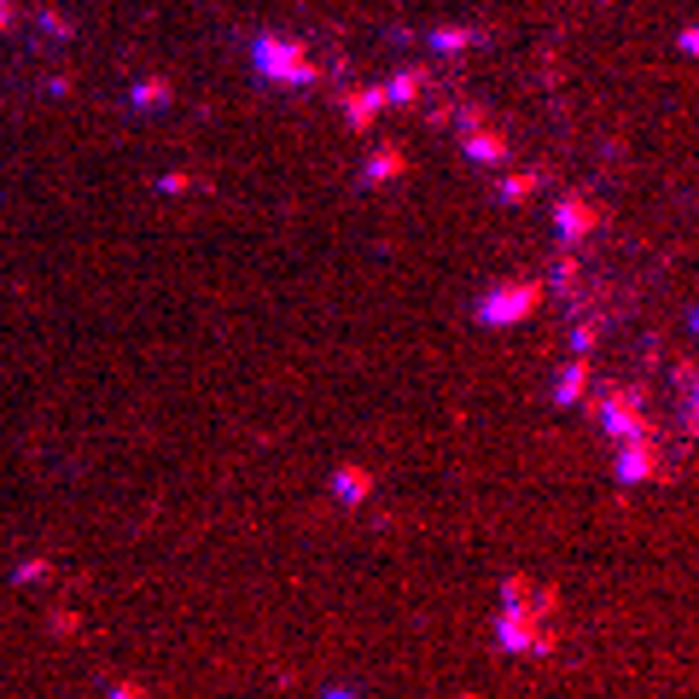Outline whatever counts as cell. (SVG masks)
<instances>
[{"label": "cell", "instance_id": "cell-1", "mask_svg": "<svg viewBox=\"0 0 699 699\" xmlns=\"http://www.w3.org/2000/svg\"><path fill=\"white\" fill-rule=\"evenodd\" d=\"M496 647L501 653H536V659H548L560 647V635L548 630V618L536 612V595L496 612Z\"/></svg>", "mask_w": 699, "mask_h": 699}, {"label": "cell", "instance_id": "cell-2", "mask_svg": "<svg viewBox=\"0 0 699 699\" xmlns=\"http://www.w3.org/2000/svg\"><path fill=\"white\" fill-rule=\"evenodd\" d=\"M536 303H542V286H536V280H507L496 292H484L478 321H484V327H519L525 315H536Z\"/></svg>", "mask_w": 699, "mask_h": 699}, {"label": "cell", "instance_id": "cell-3", "mask_svg": "<svg viewBox=\"0 0 699 699\" xmlns=\"http://www.w3.org/2000/svg\"><path fill=\"white\" fill-rule=\"evenodd\" d=\"M600 432L612 437V443H635V437H653L647 414H641V397H635V391H606V402H600Z\"/></svg>", "mask_w": 699, "mask_h": 699}, {"label": "cell", "instance_id": "cell-4", "mask_svg": "<svg viewBox=\"0 0 699 699\" xmlns=\"http://www.w3.org/2000/svg\"><path fill=\"white\" fill-rule=\"evenodd\" d=\"M665 472V461H659V443L653 437H635V443H618V484H653Z\"/></svg>", "mask_w": 699, "mask_h": 699}, {"label": "cell", "instance_id": "cell-5", "mask_svg": "<svg viewBox=\"0 0 699 699\" xmlns=\"http://www.w3.org/2000/svg\"><path fill=\"white\" fill-rule=\"evenodd\" d=\"M257 65L274 82H309V59H303L298 47H286V41H257Z\"/></svg>", "mask_w": 699, "mask_h": 699}, {"label": "cell", "instance_id": "cell-6", "mask_svg": "<svg viewBox=\"0 0 699 699\" xmlns=\"http://www.w3.org/2000/svg\"><path fill=\"white\" fill-rule=\"evenodd\" d=\"M333 496L344 501V507H362V501L373 496V472H367V466H338L333 472Z\"/></svg>", "mask_w": 699, "mask_h": 699}, {"label": "cell", "instance_id": "cell-7", "mask_svg": "<svg viewBox=\"0 0 699 699\" xmlns=\"http://www.w3.org/2000/svg\"><path fill=\"white\" fill-rule=\"evenodd\" d=\"M554 222H560V239H566V245H577L583 233L595 228V210H589L583 199H560V210H554Z\"/></svg>", "mask_w": 699, "mask_h": 699}, {"label": "cell", "instance_id": "cell-8", "mask_svg": "<svg viewBox=\"0 0 699 699\" xmlns=\"http://www.w3.org/2000/svg\"><path fill=\"white\" fill-rule=\"evenodd\" d=\"M583 391H589V362L577 356V362L554 379V402H566V408H571V402H583Z\"/></svg>", "mask_w": 699, "mask_h": 699}, {"label": "cell", "instance_id": "cell-9", "mask_svg": "<svg viewBox=\"0 0 699 699\" xmlns=\"http://www.w3.org/2000/svg\"><path fill=\"white\" fill-rule=\"evenodd\" d=\"M466 158H472V164H501V158H507V140H501V134H466Z\"/></svg>", "mask_w": 699, "mask_h": 699}, {"label": "cell", "instance_id": "cell-10", "mask_svg": "<svg viewBox=\"0 0 699 699\" xmlns=\"http://www.w3.org/2000/svg\"><path fill=\"white\" fill-rule=\"evenodd\" d=\"M536 187H542V175H536V169H525V175H507V181H501V199H507V204H525Z\"/></svg>", "mask_w": 699, "mask_h": 699}, {"label": "cell", "instance_id": "cell-11", "mask_svg": "<svg viewBox=\"0 0 699 699\" xmlns=\"http://www.w3.org/2000/svg\"><path fill=\"white\" fill-rule=\"evenodd\" d=\"M536 589H531V577H507L501 583V606H519V600H531Z\"/></svg>", "mask_w": 699, "mask_h": 699}, {"label": "cell", "instance_id": "cell-12", "mask_svg": "<svg viewBox=\"0 0 699 699\" xmlns=\"http://www.w3.org/2000/svg\"><path fill=\"white\" fill-rule=\"evenodd\" d=\"M367 175H373V181H391V175H402V158L397 152H379V158L367 164Z\"/></svg>", "mask_w": 699, "mask_h": 699}, {"label": "cell", "instance_id": "cell-13", "mask_svg": "<svg viewBox=\"0 0 699 699\" xmlns=\"http://www.w3.org/2000/svg\"><path fill=\"white\" fill-rule=\"evenodd\" d=\"M111 699H152V694H146L140 682H117V688H111Z\"/></svg>", "mask_w": 699, "mask_h": 699}, {"label": "cell", "instance_id": "cell-14", "mask_svg": "<svg viewBox=\"0 0 699 699\" xmlns=\"http://www.w3.org/2000/svg\"><path fill=\"white\" fill-rule=\"evenodd\" d=\"M688 437H699V385H694V408H688Z\"/></svg>", "mask_w": 699, "mask_h": 699}]
</instances>
